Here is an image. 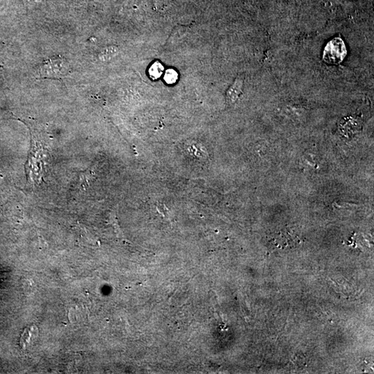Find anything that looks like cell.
<instances>
[{
  "instance_id": "1",
  "label": "cell",
  "mask_w": 374,
  "mask_h": 374,
  "mask_svg": "<svg viewBox=\"0 0 374 374\" xmlns=\"http://www.w3.org/2000/svg\"><path fill=\"white\" fill-rule=\"evenodd\" d=\"M69 66L66 60L60 57H52L44 61L40 67L42 77L60 78L68 75Z\"/></svg>"
},
{
  "instance_id": "2",
  "label": "cell",
  "mask_w": 374,
  "mask_h": 374,
  "mask_svg": "<svg viewBox=\"0 0 374 374\" xmlns=\"http://www.w3.org/2000/svg\"><path fill=\"white\" fill-rule=\"evenodd\" d=\"M347 54L345 44L340 38L333 39L329 42L324 51V60L329 64H337L342 62Z\"/></svg>"
},
{
  "instance_id": "3",
  "label": "cell",
  "mask_w": 374,
  "mask_h": 374,
  "mask_svg": "<svg viewBox=\"0 0 374 374\" xmlns=\"http://www.w3.org/2000/svg\"><path fill=\"white\" fill-rule=\"evenodd\" d=\"M242 84L243 80L240 77L238 78L233 83L227 92V101L229 103H234L238 99V96L241 93Z\"/></svg>"
},
{
  "instance_id": "4",
  "label": "cell",
  "mask_w": 374,
  "mask_h": 374,
  "mask_svg": "<svg viewBox=\"0 0 374 374\" xmlns=\"http://www.w3.org/2000/svg\"><path fill=\"white\" fill-rule=\"evenodd\" d=\"M116 52H117V49L116 47L107 48L101 53V59L103 60H109L112 57L114 56Z\"/></svg>"
},
{
  "instance_id": "5",
  "label": "cell",
  "mask_w": 374,
  "mask_h": 374,
  "mask_svg": "<svg viewBox=\"0 0 374 374\" xmlns=\"http://www.w3.org/2000/svg\"><path fill=\"white\" fill-rule=\"evenodd\" d=\"M166 79L168 83L175 82L177 79V74L173 70H169L166 75Z\"/></svg>"
}]
</instances>
